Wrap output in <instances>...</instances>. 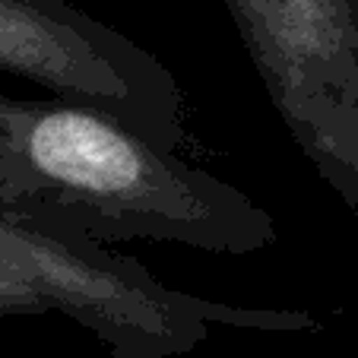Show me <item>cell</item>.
Masks as SVG:
<instances>
[{
  "label": "cell",
  "instance_id": "cell-1",
  "mask_svg": "<svg viewBox=\"0 0 358 358\" xmlns=\"http://www.w3.org/2000/svg\"><path fill=\"white\" fill-rule=\"evenodd\" d=\"M0 219L95 241H165L250 257L279 238L244 190L67 99L0 92Z\"/></svg>",
  "mask_w": 358,
  "mask_h": 358
},
{
  "label": "cell",
  "instance_id": "cell-2",
  "mask_svg": "<svg viewBox=\"0 0 358 358\" xmlns=\"http://www.w3.org/2000/svg\"><path fill=\"white\" fill-rule=\"evenodd\" d=\"M276 115L358 216V0H222Z\"/></svg>",
  "mask_w": 358,
  "mask_h": 358
},
{
  "label": "cell",
  "instance_id": "cell-3",
  "mask_svg": "<svg viewBox=\"0 0 358 358\" xmlns=\"http://www.w3.org/2000/svg\"><path fill=\"white\" fill-rule=\"evenodd\" d=\"M0 70L140 124L156 108L165 64L67 0H0Z\"/></svg>",
  "mask_w": 358,
  "mask_h": 358
},
{
  "label": "cell",
  "instance_id": "cell-4",
  "mask_svg": "<svg viewBox=\"0 0 358 358\" xmlns=\"http://www.w3.org/2000/svg\"><path fill=\"white\" fill-rule=\"evenodd\" d=\"M0 222H3V219H0Z\"/></svg>",
  "mask_w": 358,
  "mask_h": 358
}]
</instances>
